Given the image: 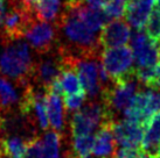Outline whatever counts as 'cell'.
<instances>
[{
  "label": "cell",
  "instance_id": "cell-1",
  "mask_svg": "<svg viewBox=\"0 0 160 158\" xmlns=\"http://www.w3.org/2000/svg\"><path fill=\"white\" fill-rule=\"evenodd\" d=\"M6 42L0 53V72L26 87L33 79L35 69L29 45L22 39Z\"/></svg>",
  "mask_w": 160,
  "mask_h": 158
},
{
  "label": "cell",
  "instance_id": "cell-2",
  "mask_svg": "<svg viewBox=\"0 0 160 158\" xmlns=\"http://www.w3.org/2000/svg\"><path fill=\"white\" fill-rule=\"evenodd\" d=\"M139 84L134 75L118 81H112L101 91L102 104L113 116L116 113H124L138 93Z\"/></svg>",
  "mask_w": 160,
  "mask_h": 158
},
{
  "label": "cell",
  "instance_id": "cell-3",
  "mask_svg": "<svg viewBox=\"0 0 160 158\" xmlns=\"http://www.w3.org/2000/svg\"><path fill=\"white\" fill-rule=\"evenodd\" d=\"M113 115L102 102H89L72 115L70 121L72 137L92 135L96 128L105 122H113Z\"/></svg>",
  "mask_w": 160,
  "mask_h": 158
},
{
  "label": "cell",
  "instance_id": "cell-4",
  "mask_svg": "<svg viewBox=\"0 0 160 158\" xmlns=\"http://www.w3.org/2000/svg\"><path fill=\"white\" fill-rule=\"evenodd\" d=\"M133 61L132 49L125 45L107 48L101 51V62L103 69L105 70L112 81H118L133 76Z\"/></svg>",
  "mask_w": 160,
  "mask_h": 158
},
{
  "label": "cell",
  "instance_id": "cell-5",
  "mask_svg": "<svg viewBox=\"0 0 160 158\" xmlns=\"http://www.w3.org/2000/svg\"><path fill=\"white\" fill-rule=\"evenodd\" d=\"M25 37L36 53L47 55L58 48V36L56 28L50 22L35 20L25 33Z\"/></svg>",
  "mask_w": 160,
  "mask_h": 158
},
{
  "label": "cell",
  "instance_id": "cell-6",
  "mask_svg": "<svg viewBox=\"0 0 160 158\" xmlns=\"http://www.w3.org/2000/svg\"><path fill=\"white\" fill-rule=\"evenodd\" d=\"M130 40L137 67H153L159 64V43L153 42L145 31L136 30Z\"/></svg>",
  "mask_w": 160,
  "mask_h": 158
},
{
  "label": "cell",
  "instance_id": "cell-7",
  "mask_svg": "<svg viewBox=\"0 0 160 158\" xmlns=\"http://www.w3.org/2000/svg\"><path fill=\"white\" fill-rule=\"evenodd\" d=\"M99 65L95 58L74 57V67L80 78L82 88L87 97L95 98L102 91L99 80Z\"/></svg>",
  "mask_w": 160,
  "mask_h": 158
},
{
  "label": "cell",
  "instance_id": "cell-8",
  "mask_svg": "<svg viewBox=\"0 0 160 158\" xmlns=\"http://www.w3.org/2000/svg\"><path fill=\"white\" fill-rule=\"evenodd\" d=\"M112 132L117 144H119L122 148L140 149L145 134V126L125 118L113 122Z\"/></svg>",
  "mask_w": 160,
  "mask_h": 158
},
{
  "label": "cell",
  "instance_id": "cell-9",
  "mask_svg": "<svg viewBox=\"0 0 160 158\" xmlns=\"http://www.w3.org/2000/svg\"><path fill=\"white\" fill-rule=\"evenodd\" d=\"M49 53H47V57L40 58V61L35 63L33 75V79H35L39 84L38 86L46 90H48L50 85L60 77L62 70V56L58 51V48L56 50V55Z\"/></svg>",
  "mask_w": 160,
  "mask_h": 158
},
{
  "label": "cell",
  "instance_id": "cell-10",
  "mask_svg": "<svg viewBox=\"0 0 160 158\" xmlns=\"http://www.w3.org/2000/svg\"><path fill=\"white\" fill-rule=\"evenodd\" d=\"M130 39V27L122 19L109 21L99 33V44L103 49L123 47L129 42Z\"/></svg>",
  "mask_w": 160,
  "mask_h": 158
},
{
  "label": "cell",
  "instance_id": "cell-11",
  "mask_svg": "<svg viewBox=\"0 0 160 158\" xmlns=\"http://www.w3.org/2000/svg\"><path fill=\"white\" fill-rule=\"evenodd\" d=\"M154 0H128L125 6V19L136 30L145 28L153 12Z\"/></svg>",
  "mask_w": 160,
  "mask_h": 158
},
{
  "label": "cell",
  "instance_id": "cell-12",
  "mask_svg": "<svg viewBox=\"0 0 160 158\" xmlns=\"http://www.w3.org/2000/svg\"><path fill=\"white\" fill-rule=\"evenodd\" d=\"M113 122L103 123L99 127L97 134L95 135L92 154L96 158H116L117 142L112 132Z\"/></svg>",
  "mask_w": 160,
  "mask_h": 158
},
{
  "label": "cell",
  "instance_id": "cell-13",
  "mask_svg": "<svg viewBox=\"0 0 160 158\" xmlns=\"http://www.w3.org/2000/svg\"><path fill=\"white\" fill-rule=\"evenodd\" d=\"M46 108L49 118V124L55 132L62 134L64 130V105L58 94L47 91L46 93Z\"/></svg>",
  "mask_w": 160,
  "mask_h": 158
},
{
  "label": "cell",
  "instance_id": "cell-14",
  "mask_svg": "<svg viewBox=\"0 0 160 158\" xmlns=\"http://www.w3.org/2000/svg\"><path fill=\"white\" fill-rule=\"evenodd\" d=\"M160 145V112L153 115L145 126V134L142 142V151L151 156H158Z\"/></svg>",
  "mask_w": 160,
  "mask_h": 158
},
{
  "label": "cell",
  "instance_id": "cell-15",
  "mask_svg": "<svg viewBox=\"0 0 160 158\" xmlns=\"http://www.w3.org/2000/svg\"><path fill=\"white\" fill-rule=\"evenodd\" d=\"M33 12L38 20L55 22L62 14V0H34Z\"/></svg>",
  "mask_w": 160,
  "mask_h": 158
},
{
  "label": "cell",
  "instance_id": "cell-16",
  "mask_svg": "<svg viewBox=\"0 0 160 158\" xmlns=\"http://www.w3.org/2000/svg\"><path fill=\"white\" fill-rule=\"evenodd\" d=\"M29 138H23L20 135H8L0 142L4 157L7 158H23L26 154L27 144Z\"/></svg>",
  "mask_w": 160,
  "mask_h": 158
},
{
  "label": "cell",
  "instance_id": "cell-17",
  "mask_svg": "<svg viewBox=\"0 0 160 158\" xmlns=\"http://www.w3.org/2000/svg\"><path fill=\"white\" fill-rule=\"evenodd\" d=\"M41 141H42V157L61 158L62 134L55 130H49L45 132Z\"/></svg>",
  "mask_w": 160,
  "mask_h": 158
},
{
  "label": "cell",
  "instance_id": "cell-18",
  "mask_svg": "<svg viewBox=\"0 0 160 158\" xmlns=\"http://www.w3.org/2000/svg\"><path fill=\"white\" fill-rule=\"evenodd\" d=\"M21 99L19 98L17 90L12 83L0 76V104L5 108H11L12 106L19 104Z\"/></svg>",
  "mask_w": 160,
  "mask_h": 158
},
{
  "label": "cell",
  "instance_id": "cell-19",
  "mask_svg": "<svg viewBox=\"0 0 160 158\" xmlns=\"http://www.w3.org/2000/svg\"><path fill=\"white\" fill-rule=\"evenodd\" d=\"M95 136L93 135H83V136L72 137V152L78 158L89 156L92 151Z\"/></svg>",
  "mask_w": 160,
  "mask_h": 158
},
{
  "label": "cell",
  "instance_id": "cell-20",
  "mask_svg": "<svg viewBox=\"0 0 160 158\" xmlns=\"http://www.w3.org/2000/svg\"><path fill=\"white\" fill-rule=\"evenodd\" d=\"M145 33L153 42L156 43L160 42V14L158 13L157 9L152 12L147 20V23L145 26Z\"/></svg>",
  "mask_w": 160,
  "mask_h": 158
},
{
  "label": "cell",
  "instance_id": "cell-21",
  "mask_svg": "<svg viewBox=\"0 0 160 158\" xmlns=\"http://www.w3.org/2000/svg\"><path fill=\"white\" fill-rule=\"evenodd\" d=\"M87 94L85 92H81L78 94H74V95H64L63 97V105L64 108L69 112H77L81 109L82 105L84 104Z\"/></svg>",
  "mask_w": 160,
  "mask_h": 158
},
{
  "label": "cell",
  "instance_id": "cell-22",
  "mask_svg": "<svg viewBox=\"0 0 160 158\" xmlns=\"http://www.w3.org/2000/svg\"><path fill=\"white\" fill-rule=\"evenodd\" d=\"M142 152V149L137 148H120L117 150L116 158H137Z\"/></svg>",
  "mask_w": 160,
  "mask_h": 158
},
{
  "label": "cell",
  "instance_id": "cell-23",
  "mask_svg": "<svg viewBox=\"0 0 160 158\" xmlns=\"http://www.w3.org/2000/svg\"><path fill=\"white\" fill-rule=\"evenodd\" d=\"M7 14V5L5 0H0V27L4 25L5 18Z\"/></svg>",
  "mask_w": 160,
  "mask_h": 158
},
{
  "label": "cell",
  "instance_id": "cell-24",
  "mask_svg": "<svg viewBox=\"0 0 160 158\" xmlns=\"http://www.w3.org/2000/svg\"><path fill=\"white\" fill-rule=\"evenodd\" d=\"M150 88H156V90L160 88V63L156 66V75H154L153 83H152V86Z\"/></svg>",
  "mask_w": 160,
  "mask_h": 158
},
{
  "label": "cell",
  "instance_id": "cell-25",
  "mask_svg": "<svg viewBox=\"0 0 160 158\" xmlns=\"http://www.w3.org/2000/svg\"><path fill=\"white\" fill-rule=\"evenodd\" d=\"M156 157H158V156H151V155H148V154H146V152L142 151L137 158H156Z\"/></svg>",
  "mask_w": 160,
  "mask_h": 158
},
{
  "label": "cell",
  "instance_id": "cell-26",
  "mask_svg": "<svg viewBox=\"0 0 160 158\" xmlns=\"http://www.w3.org/2000/svg\"><path fill=\"white\" fill-rule=\"evenodd\" d=\"M64 158H78V157H77L72 151H67V152L64 154Z\"/></svg>",
  "mask_w": 160,
  "mask_h": 158
},
{
  "label": "cell",
  "instance_id": "cell-27",
  "mask_svg": "<svg viewBox=\"0 0 160 158\" xmlns=\"http://www.w3.org/2000/svg\"><path fill=\"white\" fill-rule=\"evenodd\" d=\"M156 9H157V11H158V13L160 14V0H159V1H158V4H157Z\"/></svg>",
  "mask_w": 160,
  "mask_h": 158
},
{
  "label": "cell",
  "instance_id": "cell-28",
  "mask_svg": "<svg viewBox=\"0 0 160 158\" xmlns=\"http://www.w3.org/2000/svg\"><path fill=\"white\" fill-rule=\"evenodd\" d=\"M4 157V154H2V150H1V148H0V158Z\"/></svg>",
  "mask_w": 160,
  "mask_h": 158
},
{
  "label": "cell",
  "instance_id": "cell-29",
  "mask_svg": "<svg viewBox=\"0 0 160 158\" xmlns=\"http://www.w3.org/2000/svg\"><path fill=\"white\" fill-rule=\"evenodd\" d=\"M158 157L160 158V145H159V149H158Z\"/></svg>",
  "mask_w": 160,
  "mask_h": 158
},
{
  "label": "cell",
  "instance_id": "cell-30",
  "mask_svg": "<svg viewBox=\"0 0 160 158\" xmlns=\"http://www.w3.org/2000/svg\"><path fill=\"white\" fill-rule=\"evenodd\" d=\"M159 62H160V43H159Z\"/></svg>",
  "mask_w": 160,
  "mask_h": 158
},
{
  "label": "cell",
  "instance_id": "cell-31",
  "mask_svg": "<svg viewBox=\"0 0 160 158\" xmlns=\"http://www.w3.org/2000/svg\"><path fill=\"white\" fill-rule=\"evenodd\" d=\"M83 158H91L90 156H85V157H83Z\"/></svg>",
  "mask_w": 160,
  "mask_h": 158
},
{
  "label": "cell",
  "instance_id": "cell-32",
  "mask_svg": "<svg viewBox=\"0 0 160 158\" xmlns=\"http://www.w3.org/2000/svg\"><path fill=\"white\" fill-rule=\"evenodd\" d=\"M158 1H159V0H158Z\"/></svg>",
  "mask_w": 160,
  "mask_h": 158
},
{
  "label": "cell",
  "instance_id": "cell-33",
  "mask_svg": "<svg viewBox=\"0 0 160 158\" xmlns=\"http://www.w3.org/2000/svg\"><path fill=\"white\" fill-rule=\"evenodd\" d=\"M0 120H1V118H0Z\"/></svg>",
  "mask_w": 160,
  "mask_h": 158
},
{
  "label": "cell",
  "instance_id": "cell-34",
  "mask_svg": "<svg viewBox=\"0 0 160 158\" xmlns=\"http://www.w3.org/2000/svg\"><path fill=\"white\" fill-rule=\"evenodd\" d=\"M159 43H160V42H159Z\"/></svg>",
  "mask_w": 160,
  "mask_h": 158
}]
</instances>
